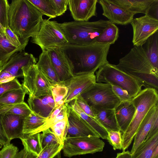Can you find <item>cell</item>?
Segmentation results:
<instances>
[{
	"instance_id": "obj_1",
	"label": "cell",
	"mask_w": 158,
	"mask_h": 158,
	"mask_svg": "<svg viewBox=\"0 0 158 158\" xmlns=\"http://www.w3.org/2000/svg\"><path fill=\"white\" fill-rule=\"evenodd\" d=\"M111 45L95 43L78 45L68 44L59 47L74 75L95 73L109 62L107 56Z\"/></svg>"
},
{
	"instance_id": "obj_43",
	"label": "cell",
	"mask_w": 158,
	"mask_h": 158,
	"mask_svg": "<svg viewBox=\"0 0 158 158\" xmlns=\"http://www.w3.org/2000/svg\"><path fill=\"white\" fill-rule=\"evenodd\" d=\"M22 87L17 78H15L9 82L0 84V96L9 90L18 89Z\"/></svg>"
},
{
	"instance_id": "obj_48",
	"label": "cell",
	"mask_w": 158,
	"mask_h": 158,
	"mask_svg": "<svg viewBox=\"0 0 158 158\" xmlns=\"http://www.w3.org/2000/svg\"><path fill=\"white\" fill-rule=\"evenodd\" d=\"M16 78L9 73L5 71H0V84L9 82Z\"/></svg>"
},
{
	"instance_id": "obj_20",
	"label": "cell",
	"mask_w": 158,
	"mask_h": 158,
	"mask_svg": "<svg viewBox=\"0 0 158 158\" xmlns=\"http://www.w3.org/2000/svg\"><path fill=\"white\" fill-rule=\"evenodd\" d=\"M27 102L31 111L47 118L53 111L55 103L52 95L35 97L29 95Z\"/></svg>"
},
{
	"instance_id": "obj_58",
	"label": "cell",
	"mask_w": 158,
	"mask_h": 158,
	"mask_svg": "<svg viewBox=\"0 0 158 158\" xmlns=\"http://www.w3.org/2000/svg\"><path fill=\"white\" fill-rule=\"evenodd\" d=\"M0 35H1V34H0Z\"/></svg>"
},
{
	"instance_id": "obj_57",
	"label": "cell",
	"mask_w": 158,
	"mask_h": 158,
	"mask_svg": "<svg viewBox=\"0 0 158 158\" xmlns=\"http://www.w3.org/2000/svg\"><path fill=\"white\" fill-rule=\"evenodd\" d=\"M158 158V156H157L155 158Z\"/></svg>"
},
{
	"instance_id": "obj_44",
	"label": "cell",
	"mask_w": 158,
	"mask_h": 158,
	"mask_svg": "<svg viewBox=\"0 0 158 158\" xmlns=\"http://www.w3.org/2000/svg\"><path fill=\"white\" fill-rule=\"evenodd\" d=\"M69 0H51L57 16L63 15L66 11Z\"/></svg>"
},
{
	"instance_id": "obj_21",
	"label": "cell",
	"mask_w": 158,
	"mask_h": 158,
	"mask_svg": "<svg viewBox=\"0 0 158 158\" xmlns=\"http://www.w3.org/2000/svg\"><path fill=\"white\" fill-rule=\"evenodd\" d=\"M115 116L120 131H125L134 116L135 108L131 101L121 102L114 108Z\"/></svg>"
},
{
	"instance_id": "obj_38",
	"label": "cell",
	"mask_w": 158,
	"mask_h": 158,
	"mask_svg": "<svg viewBox=\"0 0 158 158\" xmlns=\"http://www.w3.org/2000/svg\"><path fill=\"white\" fill-rule=\"evenodd\" d=\"M42 132V133H40V138L42 149L47 146L59 143L50 128L44 130Z\"/></svg>"
},
{
	"instance_id": "obj_29",
	"label": "cell",
	"mask_w": 158,
	"mask_h": 158,
	"mask_svg": "<svg viewBox=\"0 0 158 158\" xmlns=\"http://www.w3.org/2000/svg\"><path fill=\"white\" fill-rule=\"evenodd\" d=\"M158 31L149 37L143 46L150 62L158 70Z\"/></svg>"
},
{
	"instance_id": "obj_30",
	"label": "cell",
	"mask_w": 158,
	"mask_h": 158,
	"mask_svg": "<svg viewBox=\"0 0 158 158\" xmlns=\"http://www.w3.org/2000/svg\"><path fill=\"white\" fill-rule=\"evenodd\" d=\"M26 94L23 87L7 91L0 96V106L23 102Z\"/></svg>"
},
{
	"instance_id": "obj_17",
	"label": "cell",
	"mask_w": 158,
	"mask_h": 158,
	"mask_svg": "<svg viewBox=\"0 0 158 158\" xmlns=\"http://www.w3.org/2000/svg\"><path fill=\"white\" fill-rule=\"evenodd\" d=\"M47 51L61 82L66 81L73 76V72L59 47H51Z\"/></svg>"
},
{
	"instance_id": "obj_22",
	"label": "cell",
	"mask_w": 158,
	"mask_h": 158,
	"mask_svg": "<svg viewBox=\"0 0 158 158\" xmlns=\"http://www.w3.org/2000/svg\"><path fill=\"white\" fill-rule=\"evenodd\" d=\"M158 156V133L151 137H146L137 148L131 158H154Z\"/></svg>"
},
{
	"instance_id": "obj_33",
	"label": "cell",
	"mask_w": 158,
	"mask_h": 158,
	"mask_svg": "<svg viewBox=\"0 0 158 158\" xmlns=\"http://www.w3.org/2000/svg\"><path fill=\"white\" fill-rule=\"evenodd\" d=\"M47 118L32 112L24 119L23 132V134H31L41 126Z\"/></svg>"
},
{
	"instance_id": "obj_15",
	"label": "cell",
	"mask_w": 158,
	"mask_h": 158,
	"mask_svg": "<svg viewBox=\"0 0 158 158\" xmlns=\"http://www.w3.org/2000/svg\"><path fill=\"white\" fill-rule=\"evenodd\" d=\"M98 2L102 7V15L114 24L126 25L130 23L135 14L117 5L112 0H99Z\"/></svg>"
},
{
	"instance_id": "obj_39",
	"label": "cell",
	"mask_w": 158,
	"mask_h": 158,
	"mask_svg": "<svg viewBox=\"0 0 158 158\" xmlns=\"http://www.w3.org/2000/svg\"><path fill=\"white\" fill-rule=\"evenodd\" d=\"M63 148V144L57 143L46 147L42 149L36 158H52L59 152Z\"/></svg>"
},
{
	"instance_id": "obj_56",
	"label": "cell",
	"mask_w": 158,
	"mask_h": 158,
	"mask_svg": "<svg viewBox=\"0 0 158 158\" xmlns=\"http://www.w3.org/2000/svg\"><path fill=\"white\" fill-rule=\"evenodd\" d=\"M3 146V144L0 142V148H2Z\"/></svg>"
},
{
	"instance_id": "obj_40",
	"label": "cell",
	"mask_w": 158,
	"mask_h": 158,
	"mask_svg": "<svg viewBox=\"0 0 158 158\" xmlns=\"http://www.w3.org/2000/svg\"><path fill=\"white\" fill-rule=\"evenodd\" d=\"M9 4L6 0H0V23L4 28L9 26Z\"/></svg>"
},
{
	"instance_id": "obj_3",
	"label": "cell",
	"mask_w": 158,
	"mask_h": 158,
	"mask_svg": "<svg viewBox=\"0 0 158 158\" xmlns=\"http://www.w3.org/2000/svg\"><path fill=\"white\" fill-rule=\"evenodd\" d=\"M115 66L133 78L141 87L158 91V70L150 62L142 46H134Z\"/></svg>"
},
{
	"instance_id": "obj_41",
	"label": "cell",
	"mask_w": 158,
	"mask_h": 158,
	"mask_svg": "<svg viewBox=\"0 0 158 158\" xmlns=\"http://www.w3.org/2000/svg\"><path fill=\"white\" fill-rule=\"evenodd\" d=\"M106 139L114 150H121L122 148V140L120 131H110L108 132Z\"/></svg>"
},
{
	"instance_id": "obj_5",
	"label": "cell",
	"mask_w": 158,
	"mask_h": 158,
	"mask_svg": "<svg viewBox=\"0 0 158 158\" xmlns=\"http://www.w3.org/2000/svg\"><path fill=\"white\" fill-rule=\"evenodd\" d=\"M158 92L153 89L144 88L132 99L135 111L130 124L122 135L123 151L131 143L139 125L149 110L158 103Z\"/></svg>"
},
{
	"instance_id": "obj_23",
	"label": "cell",
	"mask_w": 158,
	"mask_h": 158,
	"mask_svg": "<svg viewBox=\"0 0 158 158\" xmlns=\"http://www.w3.org/2000/svg\"><path fill=\"white\" fill-rule=\"evenodd\" d=\"M93 109L95 118L108 132L110 131H120L117 121L114 109Z\"/></svg>"
},
{
	"instance_id": "obj_28",
	"label": "cell",
	"mask_w": 158,
	"mask_h": 158,
	"mask_svg": "<svg viewBox=\"0 0 158 158\" xmlns=\"http://www.w3.org/2000/svg\"><path fill=\"white\" fill-rule=\"evenodd\" d=\"M27 45H24L16 48L10 44L5 36L3 37L0 35V69L14 54L17 52L24 51Z\"/></svg>"
},
{
	"instance_id": "obj_7",
	"label": "cell",
	"mask_w": 158,
	"mask_h": 158,
	"mask_svg": "<svg viewBox=\"0 0 158 158\" xmlns=\"http://www.w3.org/2000/svg\"><path fill=\"white\" fill-rule=\"evenodd\" d=\"M81 95L93 109H114L121 102L109 83L96 82Z\"/></svg>"
},
{
	"instance_id": "obj_16",
	"label": "cell",
	"mask_w": 158,
	"mask_h": 158,
	"mask_svg": "<svg viewBox=\"0 0 158 158\" xmlns=\"http://www.w3.org/2000/svg\"><path fill=\"white\" fill-rule=\"evenodd\" d=\"M98 0H69L68 6L71 15L75 21H88L97 16Z\"/></svg>"
},
{
	"instance_id": "obj_35",
	"label": "cell",
	"mask_w": 158,
	"mask_h": 158,
	"mask_svg": "<svg viewBox=\"0 0 158 158\" xmlns=\"http://www.w3.org/2000/svg\"><path fill=\"white\" fill-rule=\"evenodd\" d=\"M67 116L50 128L54 133L60 144H63L66 137L68 129Z\"/></svg>"
},
{
	"instance_id": "obj_24",
	"label": "cell",
	"mask_w": 158,
	"mask_h": 158,
	"mask_svg": "<svg viewBox=\"0 0 158 158\" xmlns=\"http://www.w3.org/2000/svg\"><path fill=\"white\" fill-rule=\"evenodd\" d=\"M125 10L135 15L139 13L148 15L154 0H113Z\"/></svg>"
},
{
	"instance_id": "obj_52",
	"label": "cell",
	"mask_w": 158,
	"mask_h": 158,
	"mask_svg": "<svg viewBox=\"0 0 158 158\" xmlns=\"http://www.w3.org/2000/svg\"><path fill=\"white\" fill-rule=\"evenodd\" d=\"M27 152L23 149H22L18 152L14 158H24Z\"/></svg>"
},
{
	"instance_id": "obj_50",
	"label": "cell",
	"mask_w": 158,
	"mask_h": 158,
	"mask_svg": "<svg viewBox=\"0 0 158 158\" xmlns=\"http://www.w3.org/2000/svg\"><path fill=\"white\" fill-rule=\"evenodd\" d=\"M0 142L3 146L10 143V141L9 140L6 135L2 125L0 114Z\"/></svg>"
},
{
	"instance_id": "obj_42",
	"label": "cell",
	"mask_w": 158,
	"mask_h": 158,
	"mask_svg": "<svg viewBox=\"0 0 158 158\" xmlns=\"http://www.w3.org/2000/svg\"><path fill=\"white\" fill-rule=\"evenodd\" d=\"M18 151V147L13 144H6L0 150V158H14Z\"/></svg>"
},
{
	"instance_id": "obj_9",
	"label": "cell",
	"mask_w": 158,
	"mask_h": 158,
	"mask_svg": "<svg viewBox=\"0 0 158 158\" xmlns=\"http://www.w3.org/2000/svg\"><path fill=\"white\" fill-rule=\"evenodd\" d=\"M22 85L26 94L35 97L52 95L51 84L36 64L23 67Z\"/></svg>"
},
{
	"instance_id": "obj_51",
	"label": "cell",
	"mask_w": 158,
	"mask_h": 158,
	"mask_svg": "<svg viewBox=\"0 0 158 158\" xmlns=\"http://www.w3.org/2000/svg\"><path fill=\"white\" fill-rule=\"evenodd\" d=\"M114 158H131V154L129 151H124L117 154L116 156Z\"/></svg>"
},
{
	"instance_id": "obj_8",
	"label": "cell",
	"mask_w": 158,
	"mask_h": 158,
	"mask_svg": "<svg viewBox=\"0 0 158 158\" xmlns=\"http://www.w3.org/2000/svg\"><path fill=\"white\" fill-rule=\"evenodd\" d=\"M49 19H43L38 33L31 38L32 43L39 46L42 51L69 44L60 23Z\"/></svg>"
},
{
	"instance_id": "obj_32",
	"label": "cell",
	"mask_w": 158,
	"mask_h": 158,
	"mask_svg": "<svg viewBox=\"0 0 158 158\" xmlns=\"http://www.w3.org/2000/svg\"><path fill=\"white\" fill-rule=\"evenodd\" d=\"M119 36V29L114 23H112L106 28L97 37L95 43L113 44Z\"/></svg>"
},
{
	"instance_id": "obj_31",
	"label": "cell",
	"mask_w": 158,
	"mask_h": 158,
	"mask_svg": "<svg viewBox=\"0 0 158 158\" xmlns=\"http://www.w3.org/2000/svg\"><path fill=\"white\" fill-rule=\"evenodd\" d=\"M32 112L29 106L24 102L14 104L0 106V114L17 115L25 118Z\"/></svg>"
},
{
	"instance_id": "obj_36",
	"label": "cell",
	"mask_w": 158,
	"mask_h": 158,
	"mask_svg": "<svg viewBox=\"0 0 158 158\" xmlns=\"http://www.w3.org/2000/svg\"><path fill=\"white\" fill-rule=\"evenodd\" d=\"M68 110V104L64 103L61 111L56 117L52 118L47 119L41 126L30 134L40 133L44 130L50 128L52 126L67 116Z\"/></svg>"
},
{
	"instance_id": "obj_13",
	"label": "cell",
	"mask_w": 158,
	"mask_h": 158,
	"mask_svg": "<svg viewBox=\"0 0 158 158\" xmlns=\"http://www.w3.org/2000/svg\"><path fill=\"white\" fill-rule=\"evenodd\" d=\"M68 129L66 137L100 138L91 127L68 104Z\"/></svg>"
},
{
	"instance_id": "obj_2",
	"label": "cell",
	"mask_w": 158,
	"mask_h": 158,
	"mask_svg": "<svg viewBox=\"0 0 158 158\" xmlns=\"http://www.w3.org/2000/svg\"><path fill=\"white\" fill-rule=\"evenodd\" d=\"M43 15L28 0H13L9 4V26L22 45L36 36L43 20Z\"/></svg>"
},
{
	"instance_id": "obj_10",
	"label": "cell",
	"mask_w": 158,
	"mask_h": 158,
	"mask_svg": "<svg viewBox=\"0 0 158 158\" xmlns=\"http://www.w3.org/2000/svg\"><path fill=\"white\" fill-rule=\"evenodd\" d=\"M100 138L92 137H66L62 149L64 155L70 158L77 155L102 152L105 143Z\"/></svg>"
},
{
	"instance_id": "obj_19",
	"label": "cell",
	"mask_w": 158,
	"mask_h": 158,
	"mask_svg": "<svg viewBox=\"0 0 158 158\" xmlns=\"http://www.w3.org/2000/svg\"><path fill=\"white\" fill-rule=\"evenodd\" d=\"M158 114V103L151 108L139 125L134 136V142L130 152L131 155L145 140L152 123Z\"/></svg>"
},
{
	"instance_id": "obj_34",
	"label": "cell",
	"mask_w": 158,
	"mask_h": 158,
	"mask_svg": "<svg viewBox=\"0 0 158 158\" xmlns=\"http://www.w3.org/2000/svg\"><path fill=\"white\" fill-rule=\"evenodd\" d=\"M42 14L47 16L49 19L56 17V13L51 0H28Z\"/></svg>"
},
{
	"instance_id": "obj_47",
	"label": "cell",
	"mask_w": 158,
	"mask_h": 158,
	"mask_svg": "<svg viewBox=\"0 0 158 158\" xmlns=\"http://www.w3.org/2000/svg\"><path fill=\"white\" fill-rule=\"evenodd\" d=\"M5 35L7 40L15 47L19 48L24 45L21 44L16 35L9 26L5 29Z\"/></svg>"
},
{
	"instance_id": "obj_12",
	"label": "cell",
	"mask_w": 158,
	"mask_h": 158,
	"mask_svg": "<svg viewBox=\"0 0 158 158\" xmlns=\"http://www.w3.org/2000/svg\"><path fill=\"white\" fill-rule=\"evenodd\" d=\"M96 82L94 73H85L74 74L69 79L61 82L67 88L64 103L68 104Z\"/></svg>"
},
{
	"instance_id": "obj_37",
	"label": "cell",
	"mask_w": 158,
	"mask_h": 158,
	"mask_svg": "<svg viewBox=\"0 0 158 158\" xmlns=\"http://www.w3.org/2000/svg\"><path fill=\"white\" fill-rule=\"evenodd\" d=\"M52 95L55 103V106L60 101L64 100L67 93L66 86L61 83L51 85Z\"/></svg>"
},
{
	"instance_id": "obj_14",
	"label": "cell",
	"mask_w": 158,
	"mask_h": 158,
	"mask_svg": "<svg viewBox=\"0 0 158 158\" xmlns=\"http://www.w3.org/2000/svg\"><path fill=\"white\" fill-rule=\"evenodd\" d=\"M38 59L31 54L22 51L14 54L7 62L0 69V71H6L15 78L23 77L22 68L36 64Z\"/></svg>"
},
{
	"instance_id": "obj_49",
	"label": "cell",
	"mask_w": 158,
	"mask_h": 158,
	"mask_svg": "<svg viewBox=\"0 0 158 158\" xmlns=\"http://www.w3.org/2000/svg\"><path fill=\"white\" fill-rule=\"evenodd\" d=\"M157 133H158V114L156 116L146 137H152Z\"/></svg>"
},
{
	"instance_id": "obj_45",
	"label": "cell",
	"mask_w": 158,
	"mask_h": 158,
	"mask_svg": "<svg viewBox=\"0 0 158 158\" xmlns=\"http://www.w3.org/2000/svg\"><path fill=\"white\" fill-rule=\"evenodd\" d=\"M75 100L83 112L88 115L95 118V115L93 109L81 95L78 96Z\"/></svg>"
},
{
	"instance_id": "obj_46",
	"label": "cell",
	"mask_w": 158,
	"mask_h": 158,
	"mask_svg": "<svg viewBox=\"0 0 158 158\" xmlns=\"http://www.w3.org/2000/svg\"><path fill=\"white\" fill-rule=\"evenodd\" d=\"M111 85L113 91L121 102L131 101L133 98L126 91L118 86L112 85Z\"/></svg>"
},
{
	"instance_id": "obj_11",
	"label": "cell",
	"mask_w": 158,
	"mask_h": 158,
	"mask_svg": "<svg viewBox=\"0 0 158 158\" xmlns=\"http://www.w3.org/2000/svg\"><path fill=\"white\" fill-rule=\"evenodd\" d=\"M130 23L133 29L132 42L134 46H143L158 31V20L147 15L133 19Z\"/></svg>"
},
{
	"instance_id": "obj_53",
	"label": "cell",
	"mask_w": 158,
	"mask_h": 158,
	"mask_svg": "<svg viewBox=\"0 0 158 158\" xmlns=\"http://www.w3.org/2000/svg\"><path fill=\"white\" fill-rule=\"evenodd\" d=\"M37 156V155L27 152L24 158H36Z\"/></svg>"
},
{
	"instance_id": "obj_18",
	"label": "cell",
	"mask_w": 158,
	"mask_h": 158,
	"mask_svg": "<svg viewBox=\"0 0 158 158\" xmlns=\"http://www.w3.org/2000/svg\"><path fill=\"white\" fill-rule=\"evenodd\" d=\"M0 114L3 129L9 140L10 141L15 139H20L23 134V127L25 118L15 114Z\"/></svg>"
},
{
	"instance_id": "obj_27",
	"label": "cell",
	"mask_w": 158,
	"mask_h": 158,
	"mask_svg": "<svg viewBox=\"0 0 158 158\" xmlns=\"http://www.w3.org/2000/svg\"><path fill=\"white\" fill-rule=\"evenodd\" d=\"M20 139L26 152L38 156L42 151L40 133L23 134Z\"/></svg>"
},
{
	"instance_id": "obj_4",
	"label": "cell",
	"mask_w": 158,
	"mask_h": 158,
	"mask_svg": "<svg viewBox=\"0 0 158 158\" xmlns=\"http://www.w3.org/2000/svg\"><path fill=\"white\" fill-rule=\"evenodd\" d=\"M112 23L100 19L93 22L75 21L60 23L69 44L88 45L96 43L97 37Z\"/></svg>"
},
{
	"instance_id": "obj_54",
	"label": "cell",
	"mask_w": 158,
	"mask_h": 158,
	"mask_svg": "<svg viewBox=\"0 0 158 158\" xmlns=\"http://www.w3.org/2000/svg\"><path fill=\"white\" fill-rule=\"evenodd\" d=\"M0 34L2 36H5V29L2 26L0 23Z\"/></svg>"
},
{
	"instance_id": "obj_6",
	"label": "cell",
	"mask_w": 158,
	"mask_h": 158,
	"mask_svg": "<svg viewBox=\"0 0 158 158\" xmlns=\"http://www.w3.org/2000/svg\"><path fill=\"white\" fill-rule=\"evenodd\" d=\"M95 72L97 82L109 83L118 86L126 91L133 98L142 90L141 86L135 80L109 62Z\"/></svg>"
},
{
	"instance_id": "obj_26",
	"label": "cell",
	"mask_w": 158,
	"mask_h": 158,
	"mask_svg": "<svg viewBox=\"0 0 158 158\" xmlns=\"http://www.w3.org/2000/svg\"><path fill=\"white\" fill-rule=\"evenodd\" d=\"M68 105L83 119L102 139H106L108 135L107 131L98 123L96 119L83 112L74 99Z\"/></svg>"
},
{
	"instance_id": "obj_55",
	"label": "cell",
	"mask_w": 158,
	"mask_h": 158,
	"mask_svg": "<svg viewBox=\"0 0 158 158\" xmlns=\"http://www.w3.org/2000/svg\"><path fill=\"white\" fill-rule=\"evenodd\" d=\"M52 158H61L60 152H59Z\"/></svg>"
},
{
	"instance_id": "obj_25",
	"label": "cell",
	"mask_w": 158,
	"mask_h": 158,
	"mask_svg": "<svg viewBox=\"0 0 158 158\" xmlns=\"http://www.w3.org/2000/svg\"><path fill=\"white\" fill-rule=\"evenodd\" d=\"M36 64L46 77L51 85L61 83L52 64L47 50L42 51Z\"/></svg>"
}]
</instances>
